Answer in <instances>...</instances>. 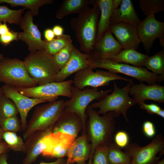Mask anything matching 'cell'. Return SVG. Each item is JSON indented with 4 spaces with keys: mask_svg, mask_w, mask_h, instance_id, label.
Listing matches in <instances>:
<instances>
[{
    "mask_svg": "<svg viewBox=\"0 0 164 164\" xmlns=\"http://www.w3.org/2000/svg\"><path fill=\"white\" fill-rule=\"evenodd\" d=\"M86 112L88 118L86 130L91 147V155L87 164H92L96 148L100 145L109 146L112 143L116 121L113 111L109 112L101 116L89 105Z\"/></svg>",
    "mask_w": 164,
    "mask_h": 164,
    "instance_id": "cell-1",
    "label": "cell"
},
{
    "mask_svg": "<svg viewBox=\"0 0 164 164\" xmlns=\"http://www.w3.org/2000/svg\"><path fill=\"white\" fill-rule=\"evenodd\" d=\"M100 11L97 0L92 7L89 6L70 21L80 50L90 54L92 51L96 41L97 22Z\"/></svg>",
    "mask_w": 164,
    "mask_h": 164,
    "instance_id": "cell-2",
    "label": "cell"
},
{
    "mask_svg": "<svg viewBox=\"0 0 164 164\" xmlns=\"http://www.w3.org/2000/svg\"><path fill=\"white\" fill-rule=\"evenodd\" d=\"M24 62L29 75L38 85L54 82L60 70L53 56L45 50L30 52Z\"/></svg>",
    "mask_w": 164,
    "mask_h": 164,
    "instance_id": "cell-3",
    "label": "cell"
},
{
    "mask_svg": "<svg viewBox=\"0 0 164 164\" xmlns=\"http://www.w3.org/2000/svg\"><path fill=\"white\" fill-rule=\"evenodd\" d=\"M132 83L129 82L122 88H119L114 83L112 93L106 95L99 102L91 104L90 107L92 108H99L97 112L99 115H104L109 112L113 111L114 113L115 118H116L122 114L125 121L128 122L129 120L127 115V111L130 108L137 104L129 95V89Z\"/></svg>",
    "mask_w": 164,
    "mask_h": 164,
    "instance_id": "cell-4",
    "label": "cell"
},
{
    "mask_svg": "<svg viewBox=\"0 0 164 164\" xmlns=\"http://www.w3.org/2000/svg\"><path fill=\"white\" fill-rule=\"evenodd\" d=\"M0 82L15 88H28L38 85L29 75L24 61L5 57L0 54Z\"/></svg>",
    "mask_w": 164,
    "mask_h": 164,
    "instance_id": "cell-5",
    "label": "cell"
},
{
    "mask_svg": "<svg viewBox=\"0 0 164 164\" xmlns=\"http://www.w3.org/2000/svg\"><path fill=\"white\" fill-rule=\"evenodd\" d=\"M65 101L60 100L36 107L22 136L26 140L36 132L53 126L65 109Z\"/></svg>",
    "mask_w": 164,
    "mask_h": 164,
    "instance_id": "cell-6",
    "label": "cell"
},
{
    "mask_svg": "<svg viewBox=\"0 0 164 164\" xmlns=\"http://www.w3.org/2000/svg\"><path fill=\"white\" fill-rule=\"evenodd\" d=\"M90 66L93 69L102 68L115 73H121L133 77L141 82H146L153 85L162 82L164 76L158 75L142 67H136L128 64L118 63L111 59H101L89 56Z\"/></svg>",
    "mask_w": 164,
    "mask_h": 164,
    "instance_id": "cell-7",
    "label": "cell"
},
{
    "mask_svg": "<svg viewBox=\"0 0 164 164\" xmlns=\"http://www.w3.org/2000/svg\"><path fill=\"white\" fill-rule=\"evenodd\" d=\"M112 91L111 89L98 91L97 88L80 90L74 86L71 87L72 97L65 101L64 110L75 113L81 119L83 125L82 133L86 131L87 115L86 110L89 104L94 100L104 98Z\"/></svg>",
    "mask_w": 164,
    "mask_h": 164,
    "instance_id": "cell-8",
    "label": "cell"
},
{
    "mask_svg": "<svg viewBox=\"0 0 164 164\" xmlns=\"http://www.w3.org/2000/svg\"><path fill=\"white\" fill-rule=\"evenodd\" d=\"M164 149V137L159 134L144 147L135 143L128 144L125 152L129 156L131 164H156L159 158L157 155L159 153L162 155Z\"/></svg>",
    "mask_w": 164,
    "mask_h": 164,
    "instance_id": "cell-9",
    "label": "cell"
},
{
    "mask_svg": "<svg viewBox=\"0 0 164 164\" xmlns=\"http://www.w3.org/2000/svg\"><path fill=\"white\" fill-rule=\"evenodd\" d=\"M90 67L81 70L75 73L73 80L74 86L80 90L91 87L93 88L107 86L111 81L120 80L133 82L131 79L124 77L109 71L97 70L95 72Z\"/></svg>",
    "mask_w": 164,
    "mask_h": 164,
    "instance_id": "cell-10",
    "label": "cell"
},
{
    "mask_svg": "<svg viewBox=\"0 0 164 164\" xmlns=\"http://www.w3.org/2000/svg\"><path fill=\"white\" fill-rule=\"evenodd\" d=\"M73 83V80H71L61 82L54 81L31 88L16 89L29 97L47 99L51 102L60 96L71 98V87Z\"/></svg>",
    "mask_w": 164,
    "mask_h": 164,
    "instance_id": "cell-11",
    "label": "cell"
},
{
    "mask_svg": "<svg viewBox=\"0 0 164 164\" xmlns=\"http://www.w3.org/2000/svg\"><path fill=\"white\" fill-rule=\"evenodd\" d=\"M33 16L29 10L22 16L19 25L23 31L18 33L17 36V40L22 41L27 45L30 52L44 50V42L40 32L33 22Z\"/></svg>",
    "mask_w": 164,
    "mask_h": 164,
    "instance_id": "cell-12",
    "label": "cell"
},
{
    "mask_svg": "<svg viewBox=\"0 0 164 164\" xmlns=\"http://www.w3.org/2000/svg\"><path fill=\"white\" fill-rule=\"evenodd\" d=\"M137 29L140 41L148 53L155 40L164 36V22L157 20L155 15L146 16L140 21Z\"/></svg>",
    "mask_w": 164,
    "mask_h": 164,
    "instance_id": "cell-13",
    "label": "cell"
},
{
    "mask_svg": "<svg viewBox=\"0 0 164 164\" xmlns=\"http://www.w3.org/2000/svg\"><path fill=\"white\" fill-rule=\"evenodd\" d=\"M2 87L3 94L12 100L16 106L20 115V121L24 131L27 127V117L29 111L38 104L50 102L47 99L29 97L21 94L12 86L4 84Z\"/></svg>",
    "mask_w": 164,
    "mask_h": 164,
    "instance_id": "cell-14",
    "label": "cell"
},
{
    "mask_svg": "<svg viewBox=\"0 0 164 164\" xmlns=\"http://www.w3.org/2000/svg\"><path fill=\"white\" fill-rule=\"evenodd\" d=\"M53 127L45 130L37 131L26 140L22 152L26 154V156L23 160L22 164H32L46 149Z\"/></svg>",
    "mask_w": 164,
    "mask_h": 164,
    "instance_id": "cell-15",
    "label": "cell"
},
{
    "mask_svg": "<svg viewBox=\"0 0 164 164\" xmlns=\"http://www.w3.org/2000/svg\"><path fill=\"white\" fill-rule=\"evenodd\" d=\"M109 30L116 38L123 49L137 50L141 43L137 26L125 22H115L110 24Z\"/></svg>",
    "mask_w": 164,
    "mask_h": 164,
    "instance_id": "cell-16",
    "label": "cell"
},
{
    "mask_svg": "<svg viewBox=\"0 0 164 164\" xmlns=\"http://www.w3.org/2000/svg\"><path fill=\"white\" fill-rule=\"evenodd\" d=\"M129 94L137 104L150 100L160 103L164 102V86L159 84L146 85L142 82L139 84L132 83Z\"/></svg>",
    "mask_w": 164,
    "mask_h": 164,
    "instance_id": "cell-17",
    "label": "cell"
},
{
    "mask_svg": "<svg viewBox=\"0 0 164 164\" xmlns=\"http://www.w3.org/2000/svg\"><path fill=\"white\" fill-rule=\"evenodd\" d=\"M122 49L121 46L109 30L96 42L92 51L89 54L92 57L110 59Z\"/></svg>",
    "mask_w": 164,
    "mask_h": 164,
    "instance_id": "cell-18",
    "label": "cell"
},
{
    "mask_svg": "<svg viewBox=\"0 0 164 164\" xmlns=\"http://www.w3.org/2000/svg\"><path fill=\"white\" fill-rule=\"evenodd\" d=\"M89 55L81 52L75 46L68 61L56 75L54 81H63L72 74L89 67Z\"/></svg>",
    "mask_w": 164,
    "mask_h": 164,
    "instance_id": "cell-19",
    "label": "cell"
},
{
    "mask_svg": "<svg viewBox=\"0 0 164 164\" xmlns=\"http://www.w3.org/2000/svg\"><path fill=\"white\" fill-rule=\"evenodd\" d=\"M91 153V145L86 131L75 138L69 151L67 162L69 164H84L89 159Z\"/></svg>",
    "mask_w": 164,
    "mask_h": 164,
    "instance_id": "cell-20",
    "label": "cell"
},
{
    "mask_svg": "<svg viewBox=\"0 0 164 164\" xmlns=\"http://www.w3.org/2000/svg\"><path fill=\"white\" fill-rule=\"evenodd\" d=\"M83 128L82 120L78 115L64 110L53 125L52 132L69 134L76 138Z\"/></svg>",
    "mask_w": 164,
    "mask_h": 164,
    "instance_id": "cell-21",
    "label": "cell"
},
{
    "mask_svg": "<svg viewBox=\"0 0 164 164\" xmlns=\"http://www.w3.org/2000/svg\"><path fill=\"white\" fill-rule=\"evenodd\" d=\"M140 20L131 0H122L120 7L114 10L110 19V24L118 22H125L136 26Z\"/></svg>",
    "mask_w": 164,
    "mask_h": 164,
    "instance_id": "cell-22",
    "label": "cell"
},
{
    "mask_svg": "<svg viewBox=\"0 0 164 164\" xmlns=\"http://www.w3.org/2000/svg\"><path fill=\"white\" fill-rule=\"evenodd\" d=\"M100 11V17L98 20L96 41L99 40L104 34L109 30L110 19L114 10L113 0H97Z\"/></svg>",
    "mask_w": 164,
    "mask_h": 164,
    "instance_id": "cell-23",
    "label": "cell"
},
{
    "mask_svg": "<svg viewBox=\"0 0 164 164\" xmlns=\"http://www.w3.org/2000/svg\"><path fill=\"white\" fill-rule=\"evenodd\" d=\"M96 0H64L56 13V18L61 19L69 15L79 14L89 5H93Z\"/></svg>",
    "mask_w": 164,
    "mask_h": 164,
    "instance_id": "cell-24",
    "label": "cell"
},
{
    "mask_svg": "<svg viewBox=\"0 0 164 164\" xmlns=\"http://www.w3.org/2000/svg\"><path fill=\"white\" fill-rule=\"evenodd\" d=\"M149 56L132 49H123L110 59L116 62L130 64L136 67L144 66L145 61Z\"/></svg>",
    "mask_w": 164,
    "mask_h": 164,
    "instance_id": "cell-25",
    "label": "cell"
},
{
    "mask_svg": "<svg viewBox=\"0 0 164 164\" xmlns=\"http://www.w3.org/2000/svg\"><path fill=\"white\" fill-rule=\"evenodd\" d=\"M50 157L57 159L67 156L72 144L75 139L69 134L58 132Z\"/></svg>",
    "mask_w": 164,
    "mask_h": 164,
    "instance_id": "cell-26",
    "label": "cell"
},
{
    "mask_svg": "<svg viewBox=\"0 0 164 164\" xmlns=\"http://www.w3.org/2000/svg\"><path fill=\"white\" fill-rule=\"evenodd\" d=\"M53 0H0V4L6 3L12 7L21 6L29 9L33 16L37 15L39 8L44 5L53 3Z\"/></svg>",
    "mask_w": 164,
    "mask_h": 164,
    "instance_id": "cell-27",
    "label": "cell"
},
{
    "mask_svg": "<svg viewBox=\"0 0 164 164\" xmlns=\"http://www.w3.org/2000/svg\"><path fill=\"white\" fill-rule=\"evenodd\" d=\"M144 66L156 74L164 76V49L149 56L145 61Z\"/></svg>",
    "mask_w": 164,
    "mask_h": 164,
    "instance_id": "cell-28",
    "label": "cell"
},
{
    "mask_svg": "<svg viewBox=\"0 0 164 164\" xmlns=\"http://www.w3.org/2000/svg\"><path fill=\"white\" fill-rule=\"evenodd\" d=\"M72 40L70 36L67 34H63L57 37L49 42L44 40V50L53 55L66 46Z\"/></svg>",
    "mask_w": 164,
    "mask_h": 164,
    "instance_id": "cell-29",
    "label": "cell"
},
{
    "mask_svg": "<svg viewBox=\"0 0 164 164\" xmlns=\"http://www.w3.org/2000/svg\"><path fill=\"white\" fill-rule=\"evenodd\" d=\"M25 9L24 8L14 10L5 6H0V22L19 25Z\"/></svg>",
    "mask_w": 164,
    "mask_h": 164,
    "instance_id": "cell-30",
    "label": "cell"
},
{
    "mask_svg": "<svg viewBox=\"0 0 164 164\" xmlns=\"http://www.w3.org/2000/svg\"><path fill=\"white\" fill-rule=\"evenodd\" d=\"M138 3L140 9L146 16L164 10V0H139Z\"/></svg>",
    "mask_w": 164,
    "mask_h": 164,
    "instance_id": "cell-31",
    "label": "cell"
},
{
    "mask_svg": "<svg viewBox=\"0 0 164 164\" xmlns=\"http://www.w3.org/2000/svg\"><path fill=\"white\" fill-rule=\"evenodd\" d=\"M108 159L110 164H131L128 155L115 143L109 146Z\"/></svg>",
    "mask_w": 164,
    "mask_h": 164,
    "instance_id": "cell-32",
    "label": "cell"
},
{
    "mask_svg": "<svg viewBox=\"0 0 164 164\" xmlns=\"http://www.w3.org/2000/svg\"><path fill=\"white\" fill-rule=\"evenodd\" d=\"M2 139L7 145L9 149L14 152H23L25 143L22 138L17 135L16 133L3 132Z\"/></svg>",
    "mask_w": 164,
    "mask_h": 164,
    "instance_id": "cell-33",
    "label": "cell"
},
{
    "mask_svg": "<svg viewBox=\"0 0 164 164\" xmlns=\"http://www.w3.org/2000/svg\"><path fill=\"white\" fill-rule=\"evenodd\" d=\"M18 109L13 101L3 94L0 96V118H6L17 116Z\"/></svg>",
    "mask_w": 164,
    "mask_h": 164,
    "instance_id": "cell-34",
    "label": "cell"
},
{
    "mask_svg": "<svg viewBox=\"0 0 164 164\" xmlns=\"http://www.w3.org/2000/svg\"><path fill=\"white\" fill-rule=\"evenodd\" d=\"M0 126L3 132L16 133L22 130L20 121L17 116L6 118H0Z\"/></svg>",
    "mask_w": 164,
    "mask_h": 164,
    "instance_id": "cell-35",
    "label": "cell"
},
{
    "mask_svg": "<svg viewBox=\"0 0 164 164\" xmlns=\"http://www.w3.org/2000/svg\"><path fill=\"white\" fill-rule=\"evenodd\" d=\"M74 46L72 40L65 47L53 55L60 70L64 66L68 61Z\"/></svg>",
    "mask_w": 164,
    "mask_h": 164,
    "instance_id": "cell-36",
    "label": "cell"
},
{
    "mask_svg": "<svg viewBox=\"0 0 164 164\" xmlns=\"http://www.w3.org/2000/svg\"><path fill=\"white\" fill-rule=\"evenodd\" d=\"M109 146L100 145L96 148L92 156V164H110L108 159Z\"/></svg>",
    "mask_w": 164,
    "mask_h": 164,
    "instance_id": "cell-37",
    "label": "cell"
},
{
    "mask_svg": "<svg viewBox=\"0 0 164 164\" xmlns=\"http://www.w3.org/2000/svg\"><path fill=\"white\" fill-rule=\"evenodd\" d=\"M114 140L115 144L121 149L125 147L128 144L129 137L125 132L120 131L115 134Z\"/></svg>",
    "mask_w": 164,
    "mask_h": 164,
    "instance_id": "cell-38",
    "label": "cell"
},
{
    "mask_svg": "<svg viewBox=\"0 0 164 164\" xmlns=\"http://www.w3.org/2000/svg\"><path fill=\"white\" fill-rule=\"evenodd\" d=\"M144 133L147 137L152 138L155 134L156 131L153 123L149 121H146L143 124L142 126Z\"/></svg>",
    "mask_w": 164,
    "mask_h": 164,
    "instance_id": "cell-39",
    "label": "cell"
},
{
    "mask_svg": "<svg viewBox=\"0 0 164 164\" xmlns=\"http://www.w3.org/2000/svg\"><path fill=\"white\" fill-rule=\"evenodd\" d=\"M138 104L141 108L146 111L148 113L151 114H156L161 109L158 105L155 104H147L145 102H142Z\"/></svg>",
    "mask_w": 164,
    "mask_h": 164,
    "instance_id": "cell-40",
    "label": "cell"
},
{
    "mask_svg": "<svg viewBox=\"0 0 164 164\" xmlns=\"http://www.w3.org/2000/svg\"><path fill=\"white\" fill-rule=\"evenodd\" d=\"M18 33L11 31L9 33L3 36H0V43L6 46L14 40H17Z\"/></svg>",
    "mask_w": 164,
    "mask_h": 164,
    "instance_id": "cell-41",
    "label": "cell"
},
{
    "mask_svg": "<svg viewBox=\"0 0 164 164\" xmlns=\"http://www.w3.org/2000/svg\"><path fill=\"white\" fill-rule=\"evenodd\" d=\"M44 36L45 40L47 41H50L53 39L55 37V35L52 29L47 28L46 29L44 32Z\"/></svg>",
    "mask_w": 164,
    "mask_h": 164,
    "instance_id": "cell-42",
    "label": "cell"
},
{
    "mask_svg": "<svg viewBox=\"0 0 164 164\" xmlns=\"http://www.w3.org/2000/svg\"><path fill=\"white\" fill-rule=\"evenodd\" d=\"M53 32L56 37H60L63 35L64 29L60 25H55L52 29Z\"/></svg>",
    "mask_w": 164,
    "mask_h": 164,
    "instance_id": "cell-43",
    "label": "cell"
},
{
    "mask_svg": "<svg viewBox=\"0 0 164 164\" xmlns=\"http://www.w3.org/2000/svg\"><path fill=\"white\" fill-rule=\"evenodd\" d=\"M10 31L6 22H0V36L6 35L10 32Z\"/></svg>",
    "mask_w": 164,
    "mask_h": 164,
    "instance_id": "cell-44",
    "label": "cell"
},
{
    "mask_svg": "<svg viewBox=\"0 0 164 164\" xmlns=\"http://www.w3.org/2000/svg\"><path fill=\"white\" fill-rule=\"evenodd\" d=\"M67 160L64 158H58L57 159L53 162H42L38 164H66Z\"/></svg>",
    "mask_w": 164,
    "mask_h": 164,
    "instance_id": "cell-45",
    "label": "cell"
},
{
    "mask_svg": "<svg viewBox=\"0 0 164 164\" xmlns=\"http://www.w3.org/2000/svg\"><path fill=\"white\" fill-rule=\"evenodd\" d=\"M9 150L7 145L4 141L0 142V155L7 153Z\"/></svg>",
    "mask_w": 164,
    "mask_h": 164,
    "instance_id": "cell-46",
    "label": "cell"
},
{
    "mask_svg": "<svg viewBox=\"0 0 164 164\" xmlns=\"http://www.w3.org/2000/svg\"><path fill=\"white\" fill-rule=\"evenodd\" d=\"M8 155L7 152L0 155V164H9L7 162Z\"/></svg>",
    "mask_w": 164,
    "mask_h": 164,
    "instance_id": "cell-47",
    "label": "cell"
},
{
    "mask_svg": "<svg viewBox=\"0 0 164 164\" xmlns=\"http://www.w3.org/2000/svg\"><path fill=\"white\" fill-rule=\"evenodd\" d=\"M157 115L159 116L162 118H164V110L161 108L157 113Z\"/></svg>",
    "mask_w": 164,
    "mask_h": 164,
    "instance_id": "cell-48",
    "label": "cell"
},
{
    "mask_svg": "<svg viewBox=\"0 0 164 164\" xmlns=\"http://www.w3.org/2000/svg\"><path fill=\"white\" fill-rule=\"evenodd\" d=\"M159 40L160 45L163 47V49H164V36L159 39Z\"/></svg>",
    "mask_w": 164,
    "mask_h": 164,
    "instance_id": "cell-49",
    "label": "cell"
},
{
    "mask_svg": "<svg viewBox=\"0 0 164 164\" xmlns=\"http://www.w3.org/2000/svg\"><path fill=\"white\" fill-rule=\"evenodd\" d=\"M3 132L2 131L0 126V142L2 141V136Z\"/></svg>",
    "mask_w": 164,
    "mask_h": 164,
    "instance_id": "cell-50",
    "label": "cell"
},
{
    "mask_svg": "<svg viewBox=\"0 0 164 164\" xmlns=\"http://www.w3.org/2000/svg\"><path fill=\"white\" fill-rule=\"evenodd\" d=\"M156 164H164V159L159 161Z\"/></svg>",
    "mask_w": 164,
    "mask_h": 164,
    "instance_id": "cell-51",
    "label": "cell"
},
{
    "mask_svg": "<svg viewBox=\"0 0 164 164\" xmlns=\"http://www.w3.org/2000/svg\"><path fill=\"white\" fill-rule=\"evenodd\" d=\"M3 94V90L2 87H0V96Z\"/></svg>",
    "mask_w": 164,
    "mask_h": 164,
    "instance_id": "cell-52",
    "label": "cell"
},
{
    "mask_svg": "<svg viewBox=\"0 0 164 164\" xmlns=\"http://www.w3.org/2000/svg\"><path fill=\"white\" fill-rule=\"evenodd\" d=\"M66 164H69L67 162V163ZM84 164H86L85 163H84Z\"/></svg>",
    "mask_w": 164,
    "mask_h": 164,
    "instance_id": "cell-53",
    "label": "cell"
}]
</instances>
